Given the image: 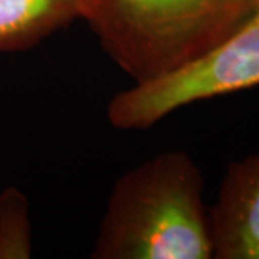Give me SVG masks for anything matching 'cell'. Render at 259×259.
Instances as JSON below:
<instances>
[{
    "mask_svg": "<svg viewBox=\"0 0 259 259\" xmlns=\"http://www.w3.org/2000/svg\"><path fill=\"white\" fill-rule=\"evenodd\" d=\"M209 219L213 258L259 259V151L228 166Z\"/></svg>",
    "mask_w": 259,
    "mask_h": 259,
    "instance_id": "cell-4",
    "label": "cell"
},
{
    "mask_svg": "<svg viewBox=\"0 0 259 259\" xmlns=\"http://www.w3.org/2000/svg\"><path fill=\"white\" fill-rule=\"evenodd\" d=\"M32 256V225L26 194L15 186L0 192V259Z\"/></svg>",
    "mask_w": 259,
    "mask_h": 259,
    "instance_id": "cell-6",
    "label": "cell"
},
{
    "mask_svg": "<svg viewBox=\"0 0 259 259\" xmlns=\"http://www.w3.org/2000/svg\"><path fill=\"white\" fill-rule=\"evenodd\" d=\"M258 8L259 0H90L83 20L122 72L147 83L212 51Z\"/></svg>",
    "mask_w": 259,
    "mask_h": 259,
    "instance_id": "cell-2",
    "label": "cell"
},
{
    "mask_svg": "<svg viewBox=\"0 0 259 259\" xmlns=\"http://www.w3.org/2000/svg\"><path fill=\"white\" fill-rule=\"evenodd\" d=\"M259 85V8L241 28L212 51L173 74L134 83L108 102L114 128L146 130L196 101Z\"/></svg>",
    "mask_w": 259,
    "mask_h": 259,
    "instance_id": "cell-3",
    "label": "cell"
},
{
    "mask_svg": "<svg viewBox=\"0 0 259 259\" xmlns=\"http://www.w3.org/2000/svg\"><path fill=\"white\" fill-rule=\"evenodd\" d=\"M90 0H0V54L36 47L83 19Z\"/></svg>",
    "mask_w": 259,
    "mask_h": 259,
    "instance_id": "cell-5",
    "label": "cell"
},
{
    "mask_svg": "<svg viewBox=\"0 0 259 259\" xmlns=\"http://www.w3.org/2000/svg\"><path fill=\"white\" fill-rule=\"evenodd\" d=\"M203 175L183 150L156 154L115 182L94 259H210Z\"/></svg>",
    "mask_w": 259,
    "mask_h": 259,
    "instance_id": "cell-1",
    "label": "cell"
}]
</instances>
